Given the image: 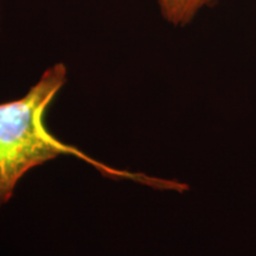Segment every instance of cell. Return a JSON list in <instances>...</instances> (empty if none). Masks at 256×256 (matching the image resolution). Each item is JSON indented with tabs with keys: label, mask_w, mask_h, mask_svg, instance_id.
Wrapping results in <instances>:
<instances>
[{
	"label": "cell",
	"mask_w": 256,
	"mask_h": 256,
	"mask_svg": "<svg viewBox=\"0 0 256 256\" xmlns=\"http://www.w3.org/2000/svg\"><path fill=\"white\" fill-rule=\"evenodd\" d=\"M66 82V66L57 63L23 98L0 104V206L10 200L19 179L28 171L60 154L83 159L106 177L132 179L158 188H178L176 183L110 168L54 136L46 130L44 118Z\"/></svg>",
	"instance_id": "1"
},
{
	"label": "cell",
	"mask_w": 256,
	"mask_h": 256,
	"mask_svg": "<svg viewBox=\"0 0 256 256\" xmlns=\"http://www.w3.org/2000/svg\"><path fill=\"white\" fill-rule=\"evenodd\" d=\"M217 0H156L162 18L174 26L190 24L203 8Z\"/></svg>",
	"instance_id": "2"
}]
</instances>
